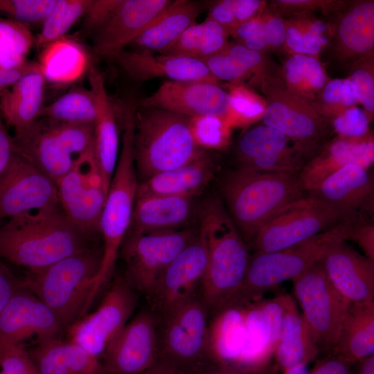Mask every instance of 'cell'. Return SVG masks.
<instances>
[{"mask_svg": "<svg viewBox=\"0 0 374 374\" xmlns=\"http://www.w3.org/2000/svg\"><path fill=\"white\" fill-rule=\"evenodd\" d=\"M90 236L61 206L28 213L0 225V258L35 272L89 248Z\"/></svg>", "mask_w": 374, "mask_h": 374, "instance_id": "cell-1", "label": "cell"}, {"mask_svg": "<svg viewBox=\"0 0 374 374\" xmlns=\"http://www.w3.org/2000/svg\"><path fill=\"white\" fill-rule=\"evenodd\" d=\"M198 233L207 256L200 297L208 312L215 313L239 291L250 257L233 220L217 200L205 204Z\"/></svg>", "mask_w": 374, "mask_h": 374, "instance_id": "cell-2", "label": "cell"}, {"mask_svg": "<svg viewBox=\"0 0 374 374\" xmlns=\"http://www.w3.org/2000/svg\"><path fill=\"white\" fill-rule=\"evenodd\" d=\"M223 193L244 242L291 204L304 197L296 172H262L240 167L227 176Z\"/></svg>", "mask_w": 374, "mask_h": 374, "instance_id": "cell-3", "label": "cell"}, {"mask_svg": "<svg viewBox=\"0 0 374 374\" xmlns=\"http://www.w3.org/2000/svg\"><path fill=\"white\" fill-rule=\"evenodd\" d=\"M136 108L125 112L121 148L101 215L99 230L103 238L100 265L87 308L111 279L122 243L129 231L138 188L134 161V129Z\"/></svg>", "mask_w": 374, "mask_h": 374, "instance_id": "cell-4", "label": "cell"}, {"mask_svg": "<svg viewBox=\"0 0 374 374\" xmlns=\"http://www.w3.org/2000/svg\"><path fill=\"white\" fill-rule=\"evenodd\" d=\"M190 117L166 110L142 107L135 112V166L145 179L184 165L206 150L194 142Z\"/></svg>", "mask_w": 374, "mask_h": 374, "instance_id": "cell-5", "label": "cell"}, {"mask_svg": "<svg viewBox=\"0 0 374 374\" xmlns=\"http://www.w3.org/2000/svg\"><path fill=\"white\" fill-rule=\"evenodd\" d=\"M348 220L290 247L255 253L249 258L242 285L230 303L249 304L260 301L265 292L294 280L318 262L337 243L348 240L352 225Z\"/></svg>", "mask_w": 374, "mask_h": 374, "instance_id": "cell-6", "label": "cell"}, {"mask_svg": "<svg viewBox=\"0 0 374 374\" xmlns=\"http://www.w3.org/2000/svg\"><path fill=\"white\" fill-rule=\"evenodd\" d=\"M101 257L89 247L30 272L21 285L51 309L63 330L67 329L84 315Z\"/></svg>", "mask_w": 374, "mask_h": 374, "instance_id": "cell-7", "label": "cell"}, {"mask_svg": "<svg viewBox=\"0 0 374 374\" xmlns=\"http://www.w3.org/2000/svg\"><path fill=\"white\" fill-rule=\"evenodd\" d=\"M209 312L198 296L157 317V362L179 374H195L217 365L209 342Z\"/></svg>", "mask_w": 374, "mask_h": 374, "instance_id": "cell-8", "label": "cell"}, {"mask_svg": "<svg viewBox=\"0 0 374 374\" xmlns=\"http://www.w3.org/2000/svg\"><path fill=\"white\" fill-rule=\"evenodd\" d=\"M292 281L294 294L319 353H331L350 303L331 284L321 261Z\"/></svg>", "mask_w": 374, "mask_h": 374, "instance_id": "cell-9", "label": "cell"}, {"mask_svg": "<svg viewBox=\"0 0 374 374\" xmlns=\"http://www.w3.org/2000/svg\"><path fill=\"white\" fill-rule=\"evenodd\" d=\"M355 220L307 194L266 223L250 242L251 247L255 253L283 249Z\"/></svg>", "mask_w": 374, "mask_h": 374, "instance_id": "cell-10", "label": "cell"}, {"mask_svg": "<svg viewBox=\"0 0 374 374\" xmlns=\"http://www.w3.org/2000/svg\"><path fill=\"white\" fill-rule=\"evenodd\" d=\"M257 80L267 101L264 125L282 133L310 156L326 131L327 118L314 104L289 90L283 80L267 75Z\"/></svg>", "mask_w": 374, "mask_h": 374, "instance_id": "cell-11", "label": "cell"}, {"mask_svg": "<svg viewBox=\"0 0 374 374\" xmlns=\"http://www.w3.org/2000/svg\"><path fill=\"white\" fill-rule=\"evenodd\" d=\"M197 236L198 232L190 229L127 233L121 247L124 278L136 293L146 297L167 267Z\"/></svg>", "mask_w": 374, "mask_h": 374, "instance_id": "cell-12", "label": "cell"}, {"mask_svg": "<svg viewBox=\"0 0 374 374\" xmlns=\"http://www.w3.org/2000/svg\"><path fill=\"white\" fill-rule=\"evenodd\" d=\"M137 304V293L124 277L118 278L98 308L73 323L68 340L99 358L111 339L130 321Z\"/></svg>", "mask_w": 374, "mask_h": 374, "instance_id": "cell-13", "label": "cell"}, {"mask_svg": "<svg viewBox=\"0 0 374 374\" xmlns=\"http://www.w3.org/2000/svg\"><path fill=\"white\" fill-rule=\"evenodd\" d=\"M60 206L56 184L15 151L0 174V220Z\"/></svg>", "mask_w": 374, "mask_h": 374, "instance_id": "cell-14", "label": "cell"}, {"mask_svg": "<svg viewBox=\"0 0 374 374\" xmlns=\"http://www.w3.org/2000/svg\"><path fill=\"white\" fill-rule=\"evenodd\" d=\"M158 318L139 312L111 339L101 362L107 374H141L157 362Z\"/></svg>", "mask_w": 374, "mask_h": 374, "instance_id": "cell-15", "label": "cell"}, {"mask_svg": "<svg viewBox=\"0 0 374 374\" xmlns=\"http://www.w3.org/2000/svg\"><path fill=\"white\" fill-rule=\"evenodd\" d=\"M206 264V248L198 233L197 238L167 267L146 296L150 310L161 317L200 296Z\"/></svg>", "mask_w": 374, "mask_h": 374, "instance_id": "cell-16", "label": "cell"}, {"mask_svg": "<svg viewBox=\"0 0 374 374\" xmlns=\"http://www.w3.org/2000/svg\"><path fill=\"white\" fill-rule=\"evenodd\" d=\"M62 330L51 309L21 283L0 313V352L33 337L37 343L57 338Z\"/></svg>", "mask_w": 374, "mask_h": 374, "instance_id": "cell-17", "label": "cell"}, {"mask_svg": "<svg viewBox=\"0 0 374 374\" xmlns=\"http://www.w3.org/2000/svg\"><path fill=\"white\" fill-rule=\"evenodd\" d=\"M139 105L142 107L161 109L188 117L204 115L226 117L229 96L217 84L167 80Z\"/></svg>", "mask_w": 374, "mask_h": 374, "instance_id": "cell-18", "label": "cell"}, {"mask_svg": "<svg viewBox=\"0 0 374 374\" xmlns=\"http://www.w3.org/2000/svg\"><path fill=\"white\" fill-rule=\"evenodd\" d=\"M280 132L266 125L249 130L240 138L237 154L241 167L262 172L299 173L305 154Z\"/></svg>", "mask_w": 374, "mask_h": 374, "instance_id": "cell-19", "label": "cell"}, {"mask_svg": "<svg viewBox=\"0 0 374 374\" xmlns=\"http://www.w3.org/2000/svg\"><path fill=\"white\" fill-rule=\"evenodd\" d=\"M307 194L353 219H364L373 212V177L370 168L362 166H345Z\"/></svg>", "mask_w": 374, "mask_h": 374, "instance_id": "cell-20", "label": "cell"}, {"mask_svg": "<svg viewBox=\"0 0 374 374\" xmlns=\"http://www.w3.org/2000/svg\"><path fill=\"white\" fill-rule=\"evenodd\" d=\"M172 1L121 0L109 19L96 33L95 53L113 57L125 49Z\"/></svg>", "mask_w": 374, "mask_h": 374, "instance_id": "cell-21", "label": "cell"}, {"mask_svg": "<svg viewBox=\"0 0 374 374\" xmlns=\"http://www.w3.org/2000/svg\"><path fill=\"white\" fill-rule=\"evenodd\" d=\"M113 57L127 75L136 81L166 78L170 81L220 84L204 63L195 58L126 49Z\"/></svg>", "mask_w": 374, "mask_h": 374, "instance_id": "cell-22", "label": "cell"}, {"mask_svg": "<svg viewBox=\"0 0 374 374\" xmlns=\"http://www.w3.org/2000/svg\"><path fill=\"white\" fill-rule=\"evenodd\" d=\"M321 263L329 280L348 303L374 301V261L341 242Z\"/></svg>", "mask_w": 374, "mask_h": 374, "instance_id": "cell-23", "label": "cell"}, {"mask_svg": "<svg viewBox=\"0 0 374 374\" xmlns=\"http://www.w3.org/2000/svg\"><path fill=\"white\" fill-rule=\"evenodd\" d=\"M374 161V142L371 135L361 138L337 136L319 154L310 159L299 173L306 193L314 190L324 179L349 164L371 168Z\"/></svg>", "mask_w": 374, "mask_h": 374, "instance_id": "cell-24", "label": "cell"}, {"mask_svg": "<svg viewBox=\"0 0 374 374\" xmlns=\"http://www.w3.org/2000/svg\"><path fill=\"white\" fill-rule=\"evenodd\" d=\"M88 80L97 110L93 123L94 153L103 189L107 195L119 156L118 128L103 76L96 66H90Z\"/></svg>", "mask_w": 374, "mask_h": 374, "instance_id": "cell-25", "label": "cell"}, {"mask_svg": "<svg viewBox=\"0 0 374 374\" xmlns=\"http://www.w3.org/2000/svg\"><path fill=\"white\" fill-rule=\"evenodd\" d=\"M216 163L208 152L176 168L157 173L138 184L136 197L165 195L193 198L214 176Z\"/></svg>", "mask_w": 374, "mask_h": 374, "instance_id": "cell-26", "label": "cell"}, {"mask_svg": "<svg viewBox=\"0 0 374 374\" xmlns=\"http://www.w3.org/2000/svg\"><path fill=\"white\" fill-rule=\"evenodd\" d=\"M56 185L60 206L67 217L91 236L100 232V220L107 197L103 188L87 184L74 168Z\"/></svg>", "mask_w": 374, "mask_h": 374, "instance_id": "cell-27", "label": "cell"}, {"mask_svg": "<svg viewBox=\"0 0 374 374\" xmlns=\"http://www.w3.org/2000/svg\"><path fill=\"white\" fill-rule=\"evenodd\" d=\"M203 6L190 0L172 1L130 44L140 52L164 53L182 33L196 22Z\"/></svg>", "mask_w": 374, "mask_h": 374, "instance_id": "cell-28", "label": "cell"}, {"mask_svg": "<svg viewBox=\"0 0 374 374\" xmlns=\"http://www.w3.org/2000/svg\"><path fill=\"white\" fill-rule=\"evenodd\" d=\"M26 350L40 374H107L99 358L68 339H48Z\"/></svg>", "mask_w": 374, "mask_h": 374, "instance_id": "cell-29", "label": "cell"}, {"mask_svg": "<svg viewBox=\"0 0 374 374\" xmlns=\"http://www.w3.org/2000/svg\"><path fill=\"white\" fill-rule=\"evenodd\" d=\"M192 199L165 195L136 197L127 233L143 234L177 231L191 215Z\"/></svg>", "mask_w": 374, "mask_h": 374, "instance_id": "cell-30", "label": "cell"}, {"mask_svg": "<svg viewBox=\"0 0 374 374\" xmlns=\"http://www.w3.org/2000/svg\"><path fill=\"white\" fill-rule=\"evenodd\" d=\"M336 49L343 60L371 59L374 48V1H361L346 9L336 30Z\"/></svg>", "mask_w": 374, "mask_h": 374, "instance_id": "cell-31", "label": "cell"}, {"mask_svg": "<svg viewBox=\"0 0 374 374\" xmlns=\"http://www.w3.org/2000/svg\"><path fill=\"white\" fill-rule=\"evenodd\" d=\"M45 80L40 72H33L0 91V111L14 129L15 136L24 134L35 125L43 107Z\"/></svg>", "mask_w": 374, "mask_h": 374, "instance_id": "cell-32", "label": "cell"}, {"mask_svg": "<svg viewBox=\"0 0 374 374\" xmlns=\"http://www.w3.org/2000/svg\"><path fill=\"white\" fill-rule=\"evenodd\" d=\"M319 353L296 301L287 294L281 332L274 352L276 366L284 371L307 366Z\"/></svg>", "mask_w": 374, "mask_h": 374, "instance_id": "cell-33", "label": "cell"}, {"mask_svg": "<svg viewBox=\"0 0 374 374\" xmlns=\"http://www.w3.org/2000/svg\"><path fill=\"white\" fill-rule=\"evenodd\" d=\"M330 354L350 364L374 355V301L349 303Z\"/></svg>", "mask_w": 374, "mask_h": 374, "instance_id": "cell-34", "label": "cell"}, {"mask_svg": "<svg viewBox=\"0 0 374 374\" xmlns=\"http://www.w3.org/2000/svg\"><path fill=\"white\" fill-rule=\"evenodd\" d=\"M44 47L38 64L42 75L50 82H73L91 66L88 53L75 40L63 37Z\"/></svg>", "mask_w": 374, "mask_h": 374, "instance_id": "cell-35", "label": "cell"}, {"mask_svg": "<svg viewBox=\"0 0 374 374\" xmlns=\"http://www.w3.org/2000/svg\"><path fill=\"white\" fill-rule=\"evenodd\" d=\"M283 74V82L289 90L314 105L328 81L319 60L308 55L294 53L289 57Z\"/></svg>", "mask_w": 374, "mask_h": 374, "instance_id": "cell-36", "label": "cell"}, {"mask_svg": "<svg viewBox=\"0 0 374 374\" xmlns=\"http://www.w3.org/2000/svg\"><path fill=\"white\" fill-rule=\"evenodd\" d=\"M97 115L92 91L75 89L65 93L48 106L42 107L39 116L57 123L93 124Z\"/></svg>", "mask_w": 374, "mask_h": 374, "instance_id": "cell-37", "label": "cell"}, {"mask_svg": "<svg viewBox=\"0 0 374 374\" xmlns=\"http://www.w3.org/2000/svg\"><path fill=\"white\" fill-rule=\"evenodd\" d=\"M92 0H55V2L43 21L40 33L35 39L38 47L64 37L73 24L87 12Z\"/></svg>", "mask_w": 374, "mask_h": 374, "instance_id": "cell-38", "label": "cell"}, {"mask_svg": "<svg viewBox=\"0 0 374 374\" xmlns=\"http://www.w3.org/2000/svg\"><path fill=\"white\" fill-rule=\"evenodd\" d=\"M285 44L296 54L319 55L328 42V25L318 19L285 21Z\"/></svg>", "mask_w": 374, "mask_h": 374, "instance_id": "cell-39", "label": "cell"}, {"mask_svg": "<svg viewBox=\"0 0 374 374\" xmlns=\"http://www.w3.org/2000/svg\"><path fill=\"white\" fill-rule=\"evenodd\" d=\"M34 42L24 23L0 17V66L10 68L25 62Z\"/></svg>", "mask_w": 374, "mask_h": 374, "instance_id": "cell-40", "label": "cell"}, {"mask_svg": "<svg viewBox=\"0 0 374 374\" xmlns=\"http://www.w3.org/2000/svg\"><path fill=\"white\" fill-rule=\"evenodd\" d=\"M189 127L195 143L206 151L227 148L233 128L227 117L215 115L190 117Z\"/></svg>", "mask_w": 374, "mask_h": 374, "instance_id": "cell-41", "label": "cell"}, {"mask_svg": "<svg viewBox=\"0 0 374 374\" xmlns=\"http://www.w3.org/2000/svg\"><path fill=\"white\" fill-rule=\"evenodd\" d=\"M229 109L227 119L232 127H244L253 123L265 112L260 99L242 84H231L228 92Z\"/></svg>", "mask_w": 374, "mask_h": 374, "instance_id": "cell-42", "label": "cell"}, {"mask_svg": "<svg viewBox=\"0 0 374 374\" xmlns=\"http://www.w3.org/2000/svg\"><path fill=\"white\" fill-rule=\"evenodd\" d=\"M55 0H0V14L21 23L44 20Z\"/></svg>", "mask_w": 374, "mask_h": 374, "instance_id": "cell-43", "label": "cell"}, {"mask_svg": "<svg viewBox=\"0 0 374 374\" xmlns=\"http://www.w3.org/2000/svg\"><path fill=\"white\" fill-rule=\"evenodd\" d=\"M371 60L357 63L349 77L355 88L358 101L364 106L370 122L374 113L373 64Z\"/></svg>", "mask_w": 374, "mask_h": 374, "instance_id": "cell-44", "label": "cell"}, {"mask_svg": "<svg viewBox=\"0 0 374 374\" xmlns=\"http://www.w3.org/2000/svg\"><path fill=\"white\" fill-rule=\"evenodd\" d=\"M201 60L219 82L224 80L238 85L250 77L236 60L223 51Z\"/></svg>", "mask_w": 374, "mask_h": 374, "instance_id": "cell-45", "label": "cell"}, {"mask_svg": "<svg viewBox=\"0 0 374 374\" xmlns=\"http://www.w3.org/2000/svg\"><path fill=\"white\" fill-rule=\"evenodd\" d=\"M369 123L365 112L353 106L335 116L332 126L339 136L361 138L368 135Z\"/></svg>", "mask_w": 374, "mask_h": 374, "instance_id": "cell-46", "label": "cell"}, {"mask_svg": "<svg viewBox=\"0 0 374 374\" xmlns=\"http://www.w3.org/2000/svg\"><path fill=\"white\" fill-rule=\"evenodd\" d=\"M37 371L24 345L0 352V374H32Z\"/></svg>", "mask_w": 374, "mask_h": 374, "instance_id": "cell-47", "label": "cell"}, {"mask_svg": "<svg viewBox=\"0 0 374 374\" xmlns=\"http://www.w3.org/2000/svg\"><path fill=\"white\" fill-rule=\"evenodd\" d=\"M202 24L203 40L197 55L200 60L221 52L229 43L230 35L227 28L214 21L206 19Z\"/></svg>", "mask_w": 374, "mask_h": 374, "instance_id": "cell-48", "label": "cell"}, {"mask_svg": "<svg viewBox=\"0 0 374 374\" xmlns=\"http://www.w3.org/2000/svg\"><path fill=\"white\" fill-rule=\"evenodd\" d=\"M203 33L202 22H195L188 27L173 45L163 54L197 59Z\"/></svg>", "mask_w": 374, "mask_h": 374, "instance_id": "cell-49", "label": "cell"}, {"mask_svg": "<svg viewBox=\"0 0 374 374\" xmlns=\"http://www.w3.org/2000/svg\"><path fill=\"white\" fill-rule=\"evenodd\" d=\"M222 51L236 60L250 76L255 75L257 80L265 75L264 58L260 52L248 48L237 42H229Z\"/></svg>", "mask_w": 374, "mask_h": 374, "instance_id": "cell-50", "label": "cell"}, {"mask_svg": "<svg viewBox=\"0 0 374 374\" xmlns=\"http://www.w3.org/2000/svg\"><path fill=\"white\" fill-rule=\"evenodd\" d=\"M348 240L354 241L364 256L374 261V225L365 220L355 222L350 230Z\"/></svg>", "mask_w": 374, "mask_h": 374, "instance_id": "cell-51", "label": "cell"}, {"mask_svg": "<svg viewBox=\"0 0 374 374\" xmlns=\"http://www.w3.org/2000/svg\"><path fill=\"white\" fill-rule=\"evenodd\" d=\"M283 14H303L317 9L333 10L340 4L334 1L279 0L273 1Z\"/></svg>", "mask_w": 374, "mask_h": 374, "instance_id": "cell-52", "label": "cell"}, {"mask_svg": "<svg viewBox=\"0 0 374 374\" xmlns=\"http://www.w3.org/2000/svg\"><path fill=\"white\" fill-rule=\"evenodd\" d=\"M121 0L93 1L86 13L87 27L96 33L111 17Z\"/></svg>", "mask_w": 374, "mask_h": 374, "instance_id": "cell-53", "label": "cell"}, {"mask_svg": "<svg viewBox=\"0 0 374 374\" xmlns=\"http://www.w3.org/2000/svg\"><path fill=\"white\" fill-rule=\"evenodd\" d=\"M206 19L220 24L231 32L236 26L233 0H222L213 3Z\"/></svg>", "mask_w": 374, "mask_h": 374, "instance_id": "cell-54", "label": "cell"}, {"mask_svg": "<svg viewBox=\"0 0 374 374\" xmlns=\"http://www.w3.org/2000/svg\"><path fill=\"white\" fill-rule=\"evenodd\" d=\"M285 20L278 16H265V32L267 48H279L285 44Z\"/></svg>", "mask_w": 374, "mask_h": 374, "instance_id": "cell-55", "label": "cell"}, {"mask_svg": "<svg viewBox=\"0 0 374 374\" xmlns=\"http://www.w3.org/2000/svg\"><path fill=\"white\" fill-rule=\"evenodd\" d=\"M33 72H40L38 63L26 61L14 67L0 66V91L12 86L24 75Z\"/></svg>", "mask_w": 374, "mask_h": 374, "instance_id": "cell-56", "label": "cell"}, {"mask_svg": "<svg viewBox=\"0 0 374 374\" xmlns=\"http://www.w3.org/2000/svg\"><path fill=\"white\" fill-rule=\"evenodd\" d=\"M278 369L276 364L268 362L251 367L218 366L195 374H278Z\"/></svg>", "mask_w": 374, "mask_h": 374, "instance_id": "cell-57", "label": "cell"}, {"mask_svg": "<svg viewBox=\"0 0 374 374\" xmlns=\"http://www.w3.org/2000/svg\"><path fill=\"white\" fill-rule=\"evenodd\" d=\"M350 364L335 355L328 354L317 362L310 374H350Z\"/></svg>", "mask_w": 374, "mask_h": 374, "instance_id": "cell-58", "label": "cell"}, {"mask_svg": "<svg viewBox=\"0 0 374 374\" xmlns=\"http://www.w3.org/2000/svg\"><path fill=\"white\" fill-rule=\"evenodd\" d=\"M21 283V280L12 274L0 258V313Z\"/></svg>", "mask_w": 374, "mask_h": 374, "instance_id": "cell-59", "label": "cell"}, {"mask_svg": "<svg viewBox=\"0 0 374 374\" xmlns=\"http://www.w3.org/2000/svg\"><path fill=\"white\" fill-rule=\"evenodd\" d=\"M263 5L264 1L260 0H233L236 26L260 14Z\"/></svg>", "mask_w": 374, "mask_h": 374, "instance_id": "cell-60", "label": "cell"}, {"mask_svg": "<svg viewBox=\"0 0 374 374\" xmlns=\"http://www.w3.org/2000/svg\"><path fill=\"white\" fill-rule=\"evenodd\" d=\"M15 152L12 139L8 135L0 120V174L8 165Z\"/></svg>", "mask_w": 374, "mask_h": 374, "instance_id": "cell-61", "label": "cell"}, {"mask_svg": "<svg viewBox=\"0 0 374 374\" xmlns=\"http://www.w3.org/2000/svg\"><path fill=\"white\" fill-rule=\"evenodd\" d=\"M358 374H374V355L361 359Z\"/></svg>", "mask_w": 374, "mask_h": 374, "instance_id": "cell-62", "label": "cell"}, {"mask_svg": "<svg viewBox=\"0 0 374 374\" xmlns=\"http://www.w3.org/2000/svg\"><path fill=\"white\" fill-rule=\"evenodd\" d=\"M141 374H179L166 365L157 362L152 368Z\"/></svg>", "mask_w": 374, "mask_h": 374, "instance_id": "cell-63", "label": "cell"}, {"mask_svg": "<svg viewBox=\"0 0 374 374\" xmlns=\"http://www.w3.org/2000/svg\"><path fill=\"white\" fill-rule=\"evenodd\" d=\"M283 374H310L307 366H298L285 369Z\"/></svg>", "mask_w": 374, "mask_h": 374, "instance_id": "cell-64", "label": "cell"}]
</instances>
